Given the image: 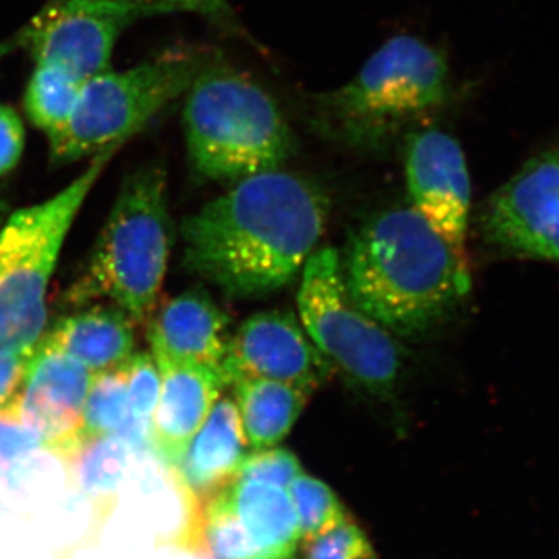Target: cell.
Here are the masks:
<instances>
[{"instance_id": "d4e9b609", "label": "cell", "mask_w": 559, "mask_h": 559, "mask_svg": "<svg viewBox=\"0 0 559 559\" xmlns=\"http://www.w3.org/2000/svg\"><path fill=\"white\" fill-rule=\"evenodd\" d=\"M114 3L138 14L139 17L150 14L189 13L212 22L221 31L245 35L237 13L231 9L229 0H103Z\"/></svg>"}, {"instance_id": "ba28073f", "label": "cell", "mask_w": 559, "mask_h": 559, "mask_svg": "<svg viewBox=\"0 0 559 559\" xmlns=\"http://www.w3.org/2000/svg\"><path fill=\"white\" fill-rule=\"evenodd\" d=\"M297 304L305 333L326 359L374 395L399 380L401 349L393 334L349 299L336 249L314 250L300 272Z\"/></svg>"}, {"instance_id": "8fae6325", "label": "cell", "mask_w": 559, "mask_h": 559, "mask_svg": "<svg viewBox=\"0 0 559 559\" xmlns=\"http://www.w3.org/2000/svg\"><path fill=\"white\" fill-rule=\"evenodd\" d=\"M404 176L412 209L428 221L468 266L471 182L457 140L437 128L423 127L411 132L404 146Z\"/></svg>"}, {"instance_id": "484cf974", "label": "cell", "mask_w": 559, "mask_h": 559, "mask_svg": "<svg viewBox=\"0 0 559 559\" xmlns=\"http://www.w3.org/2000/svg\"><path fill=\"white\" fill-rule=\"evenodd\" d=\"M301 473L299 459L282 448H264L245 455L235 480L259 481L286 489Z\"/></svg>"}, {"instance_id": "ac0fdd59", "label": "cell", "mask_w": 559, "mask_h": 559, "mask_svg": "<svg viewBox=\"0 0 559 559\" xmlns=\"http://www.w3.org/2000/svg\"><path fill=\"white\" fill-rule=\"evenodd\" d=\"M226 489L231 509L257 546L274 559H293L301 536L289 492L245 480H234Z\"/></svg>"}, {"instance_id": "5bb4252c", "label": "cell", "mask_w": 559, "mask_h": 559, "mask_svg": "<svg viewBox=\"0 0 559 559\" xmlns=\"http://www.w3.org/2000/svg\"><path fill=\"white\" fill-rule=\"evenodd\" d=\"M160 393L151 418V452L175 468L226 388L221 367L154 356Z\"/></svg>"}, {"instance_id": "6da1fadb", "label": "cell", "mask_w": 559, "mask_h": 559, "mask_svg": "<svg viewBox=\"0 0 559 559\" xmlns=\"http://www.w3.org/2000/svg\"><path fill=\"white\" fill-rule=\"evenodd\" d=\"M329 218L330 198L310 179L249 176L183 221V263L229 296H267L300 274Z\"/></svg>"}, {"instance_id": "d6a6232c", "label": "cell", "mask_w": 559, "mask_h": 559, "mask_svg": "<svg viewBox=\"0 0 559 559\" xmlns=\"http://www.w3.org/2000/svg\"><path fill=\"white\" fill-rule=\"evenodd\" d=\"M205 559H209V558H205Z\"/></svg>"}, {"instance_id": "5b68a950", "label": "cell", "mask_w": 559, "mask_h": 559, "mask_svg": "<svg viewBox=\"0 0 559 559\" xmlns=\"http://www.w3.org/2000/svg\"><path fill=\"white\" fill-rule=\"evenodd\" d=\"M170 249L167 175L162 165L146 164L124 179L87 270L69 289L68 300H109L143 322L159 299Z\"/></svg>"}, {"instance_id": "7a4b0ae2", "label": "cell", "mask_w": 559, "mask_h": 559, "mask_svg": "<svg viewBox=\"0 0 559 559\" xmlns=\"http://www.w3.org/2000/svg\"><path fill=\"white\" fill-rule=\"evenodd\" d=\"M349 299L389 333L432 329L468 294L469 266L417 210H388L367 221L341 259Z\"/></svg>"}, {"instance_id": "9a60e30c", "label": "cell", "mask_w": 559, "mask_h": 559, "mask_svg": "<svg viewBox=\"0 0 559 559\" xmlns=\"http://www.w3.org/2000/svg\"><path fill=\"white\" fill-rule=\"evenodd\" d=\"M227 326L226 312L204 290H187L168 300L151 322V349L179 362L221 367L229 347Z\"/></svg>"}, {"instance_id": "d6986e66", "label": "cell", "mask_w": 559, "mask_h": 559, "mask_svg": "<svg viewBox=\"0 0 559 559\" xmlns=\"http://www.w3.org/2000/svg\"><path fill=\"white\" fill-rule=\"evenodd\" d=\"M234 389L246 441L255 451L274 448L285 439L311 396L270 380H242Z\"/></svg>"}, {"instance_id": "e0dca14e", "label": "cell", "mask_w": 559, "mask_h": 559, "mask_svg": "<svg viewBox=\"0 0 559 559\" xmlns=\"http://www.w3.org/2000/svg\"><path fill=\"white\" fill-rule=\"evenodd\" d=\"M44 341L98 373L134 355V320L117 307H95L58 320Z\"/></svg>"}, {"instance_id": "44dd1931", "label": "cell", "mask_w": 559, "mask_h": 559, "mask_svg": "<svg viewBox=\"0 0 559 559\" xmlns=\"http://www.w3.org/2000/svg\"><path fill=\"white\" fill-rule=\"evenodd\" d=\"M83 83L60 66L35 62L24 94L28 120L46 132L47 138L64 130L79 103Z\"/></svg>"}, {"instance_id": "ffe728a7", "label": "cell", "mask_w": 559, "mask_h": 559, "mask_svg": "<svg viewBox=\"0 0 559 559\" xmlns=\"http://www.w3.org/2000/svg\"><path fill=\"white\" fill-rule=\"evenodd\" d=\"M134 457L120 436L98 437L81 441L68 457L61 460L69 480L83 498H91L98 518L112 510L130 460Z\"/></svg>"}, {"instance_id": "4316f807", "label": "cell", "mask_w": 559, "mask_h": 559, "mask_svg": "<svg viewBox=\"0 0 559 559\" xmlns=\"http://www.w3.org/2000/svg\"><path fill=\"white\" fill-rule=\"evenodd\" d=\"M307 559H378L370 540L355 522L345 520L305 547Z\"/></svg>"}, {"instance_id": "1f68e13d", "label": "cell", "mask_w": 559, "mask_h": 559, "mask_svg": "<svg viewBox=\"0 0 559 559\" xmlns=\"http://www.w3.org/2000/svg\"><path fill=\"white\" fill-rule=\"evenodd\" d=\"M9 218V204L5 201L0 200V229H2L3 223Z\"/></svg>"}, {"instance_id": "52a82bcc", "label": "cell", "mask_w": 559, "mask_h": 559, "mask_svg": "<svg viewBox=\"0 0 559 559\" xmlns=\"http://www.w3.org/2000/svg\"><path fill=\"white\" fill-rule=\"evenodd\" d=\"M117 150L92 159L57 197L17 210L0 229V353L32 348L47 325L46 296L66 235Z\"/></svg>"}, {"instance_id": "4dcf8cb0", "label": "cell", "mask_w": 559, "mask_h": 559, "mask_svg": "<svg viewBox=\"0 0 559 559\" xmlns=\"http://www.w3.org/2000/svg\"><path fill=\"white\" fill-rule=\"evenodd\" d=\"M17 47H20V39H17V35H14L13 38L2 40V43H0V62L5 60L11 51L17 49Z\"/></svg>"}, {"instance_id": "cb8c5ba5", "label": "cell", "mask_w": 559, "mask_h": 559, "mask_svg": "<svg viewBox=\"0 0 559 559\" xmlns=\"http://www.w3.org/2000/svg\"><path fill=\"white\" fill-rule=\"evenodd\" d=\"M288 488L305 543L325 535L348 520L340 499L323 481L300 473Z\"/></svg>"}, {"instance_id": "83f0119b", "label": "cell", "mask_w": 559, "mask_h": 559, "mask_svg": "<svg viewBox=\"0 0 559 559\" xmlns=\"http://www.w3.org/2000/svg\"><path fill=\"white\" fill-rule=\"evenodd\" d=\"M43 450V440L11 412L0 414V466Z\"/></svg>"}, {"instance_id": "f546056e", "label": "cell", "mask_w": 559, "mask_h": 559, "mask_svg": "<svg viewBox=\"0 0 559 559\" xmlns=\"http://www.w3.org/2000/svg\"><path fill=\"white\" fill-rule=\"evenodd\" d=\"M25 148V130L20 114L0 105V178L17 167Z\"/></svg>"}, {"instance_id": "8992f818", "label": "cell", "mask_w": 559, "mask_h": 559, "mask_svg": "<svg viewBox=\"0 0 559 559\" xmlns=\"http://www.w3.org/2000/svg\"><path fill=\"white\" fill-rule=\"evenodd\" d=\"M201 47H176L120 70H105L84 81L76 108L64 130L49 138L55 164L119 150L173 102L186 97L212 58Z\"/></svg>"}, {"instance_id": "603a6c76", "label": "cell", "mask_w": 559, "mask_h": 559, "mask_svg": "<svg viewBox=\"0 0 559 559\" xmlns=\"http://www.w3.org/2000/svg\"><path fill=\"white\" fill-rule=\"evenodd\" d=\"M202 538L215 559H274L257 546L231 509L227 489L202 506Z\"/></svg>"}, {"instance_id": "f1b7e54d", "label": "cell", "mask_w": 559, "mask_h": 559, "mask_svg": "<svg viewBox=\"0 0 559 559\" xmlns=\"http://www.w3.org/2000/svg\"><path fill=\"white\" fill-rule=\"evenodd\" d=\"M35 347L0 353V414L11 412L20 395Z\"/></svg>"}, {"instance_id": "277c9868", "label": "cell", "mask_w": 559, "mask_h": 559, "mask_svg": "<svg viewBox=\"0 0 559 559\" xmlns=\"http://www.w3.org/2000/svg\"><path fill=\"white\" fill-rule=\"evenodd\" d=\"M183 128L191 165L210 180L280 170L296 151L277 102L215 53L186 94Z\"/></svg>"}, {"instance_id": "9c48e42d", "label": "cell", "mask_w": 559, "mask_h": 559, "mask_svg": "<svg viewBox=\"0 0 559 559\" xmlns=\"http://www.w3.org/2000/svg\"><path fill=\"white\" fill-rule=\"evenodd\" d=\"M480 230L507 255L559 264V145L536 154L495 191Z\"/></svg>"}, {"instance_id": "4fadbf2b", "label": "cell", "mask_w": 559, "mask_h": 559, "mask_svg": "<svg viewBox=\"0 0 559 559\" xmlns=\"http://www.w3.org/2000/svg\"><path fill=\"white\" fill-rule=\"evenodd\" d=\"M92 371L40 341L11 414L35 430L43 450L64 460L81 443V419Z\"/></svg>"}, {"instance_id": "3957f363", "label": "cell", "mask_w": 559, "mask_h": 559, "mask_svg": "<svg viewBox=\"0 0 559 559\" xmlns=\"http://www.w3.org/2000/svg\"><path fill=\"white\" fill-rule=\"evenodd\" d=\"M443 51L415 36H395L344 86L308 97L312 127L348 145L381 148L423 128L451 100Z\"/></svg>"}, {"instance_id": "30bf717a", "label": "cell", "mask_w": 559, "mask_h": 559, "mask_svg": "<svg viewBox=\"0 0 559 559\" xmlns=\"http://www.w3.org/2000/svg\"><path fill=\"white\" fill-rule=\"evenodd\" d=\"M138 14L103 0H49L21 32L35 62H49L87 81L109 69L121 32Z\"/></svg>"}, {"instance_id": "7402d4cb", "label": "cell", "mask_w": 559, "mask_h": 559, "mask_svg": "<svg viewBox=\"0 0 559 559\" xmlns=\"http://www.w3.org/2000/svg\"><path fill=\"white\" fill-rule=\"evenodd\" d=\"M131 423L130 396L123 364L92 377L81 419V440L120 436Z\"/></svg>"}, {"instance_id": "2e32d148", "label": "cell", "mask_w": 559, "mask_h": 559, "mask_svg": "<svg viewBox=\"0 0 559 559\" xmlns=\"http://www.w3.org/2000/svg\"><path fill=\"white\" fill-rule=\"evenodd\" d=\"M246 444L237 403L229 399L216 401L186 454L171 468L176 481L202 509L235 480Z\"/></svg>"}, {"instance_id": "7c38bea8", "label": "cell", "mask_w": 559, "mask_h": 559, "mask_svg": "<svg viewBox=\"0 0 559 559\" xmlns=\"http://www.w3.org/2000/svg\"><path fill=\"white\" fill-rule=\"evenodd\" d=\"M227 385L242 380L283 382L312 395L333 373L290 312H259L241 323L221 364Z\"/></svg>"}]
</instances>
